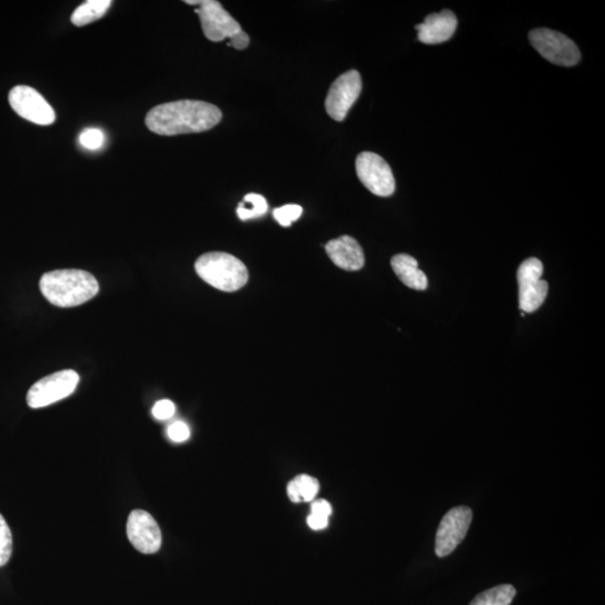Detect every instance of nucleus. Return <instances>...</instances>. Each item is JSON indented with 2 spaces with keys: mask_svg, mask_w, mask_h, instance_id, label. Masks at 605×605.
Segmentation results:
<instances>
[{
  "mask_svg": "<svg viewBox=\"0 0 605 605\" xmlns=\"http://www.w3.org/2000/svg\"><path fill=\"white\" fill-rule=\"evenodd\" d=\"M217 106L199 100H179L154 107L146 115L150 131L161 136L195 134L212 130L221 122Z\"/></svg>",
  "mask_w": 605,
  "mask_h": 605,
  "instance_id": "obj_1",
  "label": "nucleus"
},
{
  "mask_svg": "<svg viewBox=\"0 0 605 605\" xmlns=\"http://www.w3.org/2000/svg\"><path fill=\"white\" fill-rule=\"evenodd\" d=\"M40 290L51 304L59 307L83 306L98 294L92 274L81 269H59L43 275Z\"/></svg>",
  "mask_w": 605,
  "mask_h": 605,
  "instance_id": "obj_2",
  "label": "nucleus"
},
{
  "mask_svg": "<svg viewBox=\"0 0 605 605\" xmlns=\"http://www.w3.org/2000/svg\"><path fill=\"white\" fill-rule=\"evenodd\" d=\"M197 275L209 285L222 291H235L247 284L249 273L246 266L227 252H208L195 263Z\"/></svg>",
  "mask_w": 605,
  "mask_h": 605,
  "instance_id": "obj_3",
  "label": "nucleus"
},
{
  "mask_svg": "<svg viewBox=\"0 0 605 605\" xmlns=\"http://www.w3.org/2000/svg\"><path fill=\"white\" fill-rule=\"evenodd\" d=\"M529 41L543 58L556 66L573 67L581 60L577 45L560 32L536 28L529 33Z\"/></svg>",
  "mask_w": 605,
  "mask_h": 605,
  "instance_id": "obj_4",
  "label": "nucleus"
},
{
  "mask_svg": "<svg viewBox=\"0 0 605 605\" xmlns=\"http://www.w3.org/2000/svg\"><path fill=\"white\" fill-rule=\"evenodd\" d=\"M80 377L75 370H62L46 376L34 384L28 393V405L37 410L52 405L70 396L78 386Z\"/></svg>",
  "mask_w": 605,
  "mask_h": 605,
  "instance_id": "obj_5",
  "label": "nucleus"
},
{
  "mask_svg": "<svg viewBox=\"0 0 605 605\" xmlns=\"http://www.w3.org/2000/svg\"><path fill=\"white\" fill-rule=\"evenodd\" d=\"M544 266L537 259H529L519 266V307L523 313H533L543 306L548 294V283L542 280Z\"/></svg>",
  "mask_w": 605,
  "mask_h": 605,
  "instance_id": "obj_6",
  "label": "nucleus"
},
{
  "mask_svg": "<svg viewBox=\"0 0 605 605\" xmlns=\"http://www.w3.org/2000/svg\"><path fill=\"white\" fill-rule=\"evenodd\" d=\"M187 5H197L196 14L200 17L202 31L212 42H221L242 32V27L217 0L186 2Z\"/></svg>",
  "mask_w": 605,
  "mask_h": 605,
  "instance_id": "obj_7",
  "label": "nucleus"
},
{
  "mask_svg": "<svg viewBox=\"0 0 605 605\" xmlns=\"http://www.w3.org/2000/svg\"><path fill=\"white\" fill-rule=\"evenodd\" d=\"M357 175L372 195L378 196H390L396 190L392 169L387 162L378 154L363 152L359 154L355 161Z\"/></svg>",
  "mask_w": 605,
  "mask_h": 605,
  "instance_id": "obj_8",
  "label": "nucleus"
},
{
  "mask_svg": "<svg viewBox=\"0 0 605 605\" xmlns=\"http://www.w3.org/2000/svg\"><path fill=\"white\" fill-rule=\"evenodd\" d=\"M362 90V76L357 70H350L334 81L325 100L326 113L336 122H343L358 100Z\"/></svg>",
  "mask_w": 605,
  "mask_h": 605,
  "instance_id": "obj_9",
  "label": "nucleus"
},
{
  "mask_svg": "<svg viewBox=\"0 0 605 605\" xmlns=\"http://www.w3.org/2000/svg\"><path fill=\"white\" fill-rule=\"evenodd\" d=\"M12 110L21 118L41 126L55 122V111L37 90L28 85H17L8 96Z\"/></svg>",
  "mask_w": 605,
  "mask_h": 605,
  "instance_id": "obj_10",
  "label": "nucleus"
},
{
  "mask_svg": "<svg viewBox=\"0 0 605 605\" xmlns=\"http://www.w3.org/2000/svg\"><path fill=\"white\" fill-rule=\"evenodd\" d=\"M474 518L471 508L460 505L449 510L436 533L435 553L439 557L449 556L466 538Z\"/></svg>",
  "mask_w": 605,
  "mask_h": 605,
  "instance_id": "obj_11",
  "label": "nucleus"
},
{
  "mask_svg": "<svg viewBox=\"0 0 605 605\" xmlns=\"http://www.w3.org/2000/svg\"><path fill=\"white\" fill-rule=\"evenodd\" d=\"M127 536L137 551L150 555L160 551L162 531L152 514L145 510L136 509L127 521Z\"/></svg>",
  "mask_w": 605,
  "mask_h": 605,
  "instance_id": "obj_12",
  "label": "nucleus"
},
{
  "mask_svg": "<svg viewBox=\"0 0 605 605\" xmlns=\"http://www.w3.org/2000/svg\"><path fill=\"white\" fill-rule=\"evenodd\" d=\"M458 28V19L452 11L434 12L425 19L424 23L416 25L418 41L424 44H440L449 41Z\"/></svg>",
  "mask_w": 605,
  "mask_h": 605,
  "instance_id": "obj_13",
  "label": "nucleus"
},
{
  "mask_svg": "<svg viewBox=\"0 0 605 605\" xmlns=\"http://www.w3.org/2000/svg\"><path fill=\"white\" fill-rule=\"evenodd\" d=\"M326 254L334 264L347 272H355L364 265V252L362 247L354 238L342 235L326 243Z\"/></svg>",
  "mask_w": 605,
  "mask_h": 605,
  "instance_id": "obj_14",
  "label": "nucleus"
},
{
  "mask_svg": "<svg viewBox=\"0 0 605 605\" xmlns=\"http://www.w3.org/2000/svg\"><path fill=\"white\" fill-rule=\"evenodd\" d=\"M392 267L402 284L415 291H425L428 287L426 275L418 268V260L407 254L393 257Z\"/></svg>",
  "mask_w": 605,
  "mask_h": 605,
  "instance_id": "obj_15",
  "label": "nucleus"
},
{
  "mask_svg": "<svg viewBox=\"0 0 605 605\" xmlns=\"http://www.w3.org/2000/svg\"><path fill=\"white\" fill-rule=\"evenodd\" d=\"M111 4V0H88L73 12L71 23L78 28L93 23L106 15Z\"/></svg>",
  "mask_w": 605,
  "mask_h": 605,
  "instance_id": "obj_16",
  "label": "nucleus"
},
{
  "mask_svg": "<svg viewBox=\"0 0 605 605\" xmlns=\"http://www.w3.org/2000/svg\"><path fill=\"white\" fill-rule=\"evenodd\" d=\"M516 596V589L510 585L492 587L475 596L470 605H510Z\"/></svg>",
  "mask_w": 605,
  "mask_h": 605,
  "instance_id": "obj_17",
  "label": "nucleus"
},
{
  "mask_svg": "<svg viewBox=\"0 0 605 605\" xmlns=\"http://www.w3.org/2000/svg\"><path fill=\"white\" fill-rule=\"evenodd\" d=\"M267 211V200L263 195H256V193H249V195L244 196L243 201L240 202L237 209L238 217L243 221L263 217Z\"/></svg>",
  "mask_w": 605,
  "mask_h": 605,
  "instance_id": "obj_18",
  "label": "nucleus"
},
{
  "mask_svg": "<svg viewBox=\"0 0 605 605\" xmlns=\"http://www.w3.org/2000/svg\"><path fill=\"white\" fill-rule=\"evenodd\" d=\"M12 553V535L5 518L0 514V568L11 560Z\"/></svg>",
  "mask_w": 605,
  "mask_h": 605,
  "instance_id": "obj_19",
  "label": "nucleus"
},
{
  "mask_svg": "<svg viewBox=\"0 0 605 605\" xmlns=\"http://www.w3.org/2000/svg\"><path fill=\"white\" fill-rule=\"evenodd\" d=\"M303 208L298 204H287L274 210V218L282 227H290L302 216Z\"/></svg>",
  "mask_w": 605,
  "mask_h": 605,
  "instance_id": "obj_20",
  "label": "nucleus"
},
{
  "mask_svg": "<svg viewBox=\"0 0 605 605\" xmlns=\"http://www.w3.org/2000/svg\"><path fill=\"white\" fill-rule=\"evenodd\" d=\"M302 501H313L320 490V483L316 479L307 474L296 476Z\"/></svg>",
  "mask_w": 605,
  "mask_h": 605,
  "instance_id": "obj_21",
  "label": "nucleus"
},
{
  "mask_svg": "<svg viewBox=\"0 0 605 605\" xmlns=\"http://www.w3.org/2000/svg\"><path fill=\"white\" fill-rule=\"evenodd\" d=\"M79 141L84 148L96 150L104 146L105 134L100 130H97V128H90V130L81 132Z\"/></svg>",
  "mask_w": 605,
  "mask_h": 605,
  "instance_id": "obj_22",
  "label": "nucleus"
},
{
  "mask_svg": "<svg viewBox=\"0 0 605 605\" xmlns=\"http://www.w3.org/2000/svg\"><path fill=\"white\" fill-rule=\"evenodd\" d=\"M175 414V405L173 402L169 401V399H163V401L157 402L155 406L153 407L154 418L161 420L169 419L173 418Z\"/></svg>",
  "mask_w": 605,
  "mask_h": 605,
  "instance_id": "obj_23",
  "label": "nucleus"
},
{
  "mask_svg": "<svg viewBox=\"0 0 605 605\" xmlns=\"http://www.w3.org/2000/svg\"><path fill=\"white\" fill-rule=\"evenodd\" d=\"M167 434H169L171 441L182 443V442H186L190 437V428H188L186 423L176 422L171 425Z\"/></svg>",
  "mask_w": 605,
  "mask_h": 605,
  "instance_id": "obj_24",
  "label": "nucleus"
},
{
  "mask_svg": "<svg viewBox=\"0 0 605 605\" xmlns=\"http://www.w3.org/2000/svg\"><path fill=\"white\" fill-rule=\"evenodd\" d=\"M311 513L329 518L332 514V505L326 500H316L311 505Z\"/></svg>",
  "mask_w": 605,
  "mask_h": 605,
  "instance_id": "obj_25",
  "label": "nucleus"
},
{
  "mask_svg": "<svg viewBox=\"0 0 605 605\" xmlns=\"http://www.w3.org/2000/svg\"><path fill=\"white\" fill-rule=\"evenodd\" d=\"M229 40L228 46H233L235 50L247 49L249 43H251V38L243 31L235 34V36L229 38Z\"/></svg>",
  "mask_w": 605,
  "mask_h": 605,
  "instance_id": "obj_26",
  "label": "nucleus"
},
{
  "mask_svg": "<svg viewBox=\"0 0 605 605\" xmlns=\"http://www.w3.org/2000/svg\"><path fill=\"white\" fill-rule=\"evenodd\" d=\"M307 523L313 530H322L328 527L329 518L319 516V514L311 513L307 518Z\"/></svg>",
  "mask_w": 605,
  "mask_h": 605,
  "instance_id": "obj_27",
  "label": "nucleus"
},
{
  "mask_svg": "<svg viewBox=\"0 0 605 605\" xmlns=\"http://www.w3.org/2000/svg\"><path fill=\"white\" fill-rule=\"evenodd\" d=\"M287 493H289L290 499L293 502L302 501V497H300L299 488L298 482L294 479L291 482L289 487H287Z\"/></svg>",
  "mask_w": 605,
  "mask_h": 605,
  "instance_id": "obj_28",
  "label": "nucleus"
}]
</instances>
